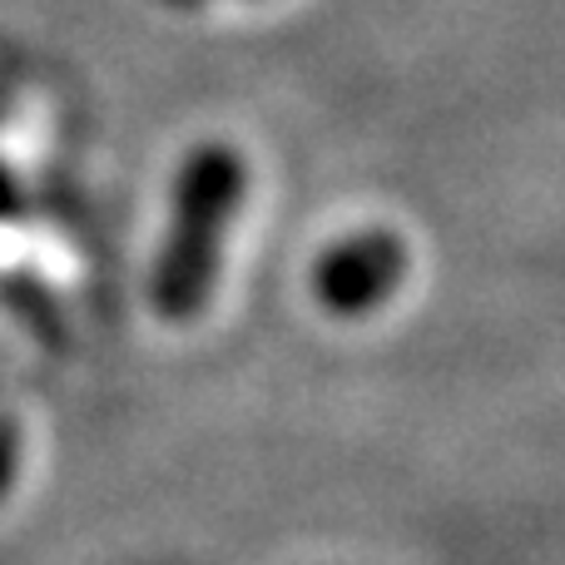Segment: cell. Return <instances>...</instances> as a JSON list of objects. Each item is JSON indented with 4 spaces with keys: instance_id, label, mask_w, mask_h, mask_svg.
<instances>
[{
    "instance_id": "obj_2",
    "label": "cell",
    "mask_w": 565,
    "mask_h": 565,
    "mask_svg": "<svg viewBox=\"0 0 565 565\" xmlns=\"http://www.w3.org/2000/svg\"><path fill=\"white\" fill-rule=\"evenodd\" d=\"M402 274H407V244L392 228H358L312 258L308 282L332 318H362L402 288Z\"/></svg>"
},
{
    "instance_id": "obj_5",
    "label": "cell",
    "mask_w": 565,
    "mask_h": 565,
    "mask_svg": "<svg viewBox=\"0 0 565 565\" xmlns=\"http://www.w3.org/2000/svg\"><path fill=\"white\" fill-rule=\"evenodd\" d=\"M169 6H199V0H169Z\"/></svg>"
},
{
    "instance_id": "obj_1",
    "label": "cell",
    "mask_w": 565,
    "mask_h": 565,
    "mask_svg": "<svg viewBox=\"0 0 565 565\" xmlns=\"http://www.w3.org/2000/svg\"><path fill=\"white\" fill-rule=\"evenodd\" d=\"M244 189L248 164L234 145L209 139L184 154L174 179V218L149 274V302L164 322H189L209 308Z\"/></svg>"
},
{
    "instance_id": "obj_3",
    "label": "cell",
    "mask_w": 565,
    "mask_h": 565,
    "mask_svg": "<svg viewBox=\"0 0 565 565\" xmlns=\"http://www.w3.org/2000/svg\"><path fill=\"white\" fill-rule=\"evenodd\" d=\"M20 214V184H15V174L10 169H0V224L6 218H15Z\"/></svg>"
},
{
    "instance_id": "obj_4",
    "label": "cell",
    "mask_w": 565,
    "mask_h": 565,
    "mask_svg": "<svg viewBox=\"0 0 565 565\" xmlns=\"http://www.w3.org/2000/svg\"><path fill=\"white\" fill-rule=\"evenodd\" d=\"M10 477H15V431L0 427V497H6Z\"/></svg>"
}]
</instances>
